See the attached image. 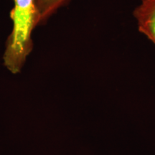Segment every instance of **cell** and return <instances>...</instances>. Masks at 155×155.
Wrapping results in <instances>:
<instances>
[{
  "mask_svg": "<svg viewBox=\"0 0 155 155\" xmlns=\"http://www.w3.org/2000/svg\"><path fill=\"white\" fill-rule=\"evenodd\" d=\"M139 31L155 45V0H141L134 10Z\"/></svg>",
  "mask_w": 155,
  "mask_h": 155,
  "instance_id": "obj_2",
  "label": "cell"
},
{
  "mask_svg": "<svg viewBox=\"0 0 155 155\" xmlns=\"http://www.w3.org/2000/svg\"><path fill=\"white\" fill-rule=\"evenodd\" d=\"M10 12L13 28L6 41L4 65L13 74L22 70L33 48L32 32L40 25L36 0H12Z\"/></svg>",
  "mask_w": 155,
  "mask_h": 155,
  "instance_id": "obj_1",
  "label": "cell"
},
{
  "mask_svg": "<svg viewBox=\"0 0 155 155\" xmlns=\"http://www.w3.org/2000/svg\"><path fill=\"white\" fill-rule=\"evenodd\" d=\"M70 0H36L40 24L44 23L58 9L69 2Z\"/></svg>",
  "mask_w": 155,
  "mask_h": 155,
  "instance_id": "obj_3",
  "label": "cell"
}]
</instances>
